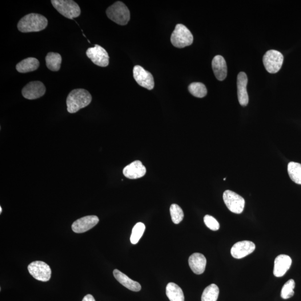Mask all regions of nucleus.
<instances>
[{"label": "nucleus", "instance_id": "f257e3e1", "mask_svg": "<svg viewBox=\"0 0 301 301\" xmlns=\"http://www.w3.org/2000/svg\"><path fill=\"white\" fill-rule=\"evenodd\" d=\"M47 24V19L45 17L40 14L31 13L20 19L18 28L22 33H31L45 29Z\"/></svg>", "mask_w": 301, "mask_h": 301}, {"label": "nucleus", "instance_id": "f03ea898", "mask_svg": "<svg viewBox=\"0 0 301 301\" xmlns=\"http://www.w3.org/2000/svg\"><path fill=\"white\" fill-rule=\"evenodd\" d=\"M92 99V95L88 91L81 88L74 90L67 98V111L70 114H75L89 105Z\"/></svg>", "mask_w": 301, "mask_h": 301}, {"label": "nucleus", "instance_id": "7ed1b4c3", "mask_svg": "<svg viewBox=\"0 0 301 301\" xmlns=\"http://www.w3.org/2000/svg\"><path fill=\"white\" fill-rule=\"evenodd\" d=\"M108 18L120 25H126L130 20V12L125 4L117 1L106 10Z\"/></svg>", "mask_w": 301, "mask_h": 301}, {"label": "nucleus", "instance_id": "20e7f679", "mask_svg": "<svg viewBox=\"0 0 301 301\" xmlns=\"http://www.w3.org/2000/svg\"><path fill=\"white\" fill-rule=\"evenodd\" d=\"M193 35L190 31L181 23L176 25L171 37L172 45L178 48H184L191 46L193 43Z\"/></svg>", "mask_w": 301, "mask_h": 301}, {"label": "nucleus", "instance_id": "39448f33", "mask_svg": "<svg viewBox=\"0 0 301 301\" xmlns=\"http://www.w3.org/2000/svg\"><path fill=\"white\" fill-rule=\"evenodd\" d=\"M51 2L60 14L68 19L78 18L81 13L78 4L72 0H52Z\"/></svg>", "mask_w": 301, "mask_h": 301}, {"label": "nucleus", "instance_id": "423d86ee", "mask_svg": "<svg viewBox=\"0 0 301 301\" xmlns=\"http://www.w3.org/2000/svg\"><path fill=\"white\" fill-rule=\"evenodd\" d=\"M283 59L282 54L279 51L270 50L264 54L263 62L268 73L275 74L278 73L282 67Z\"/></svg>", "mask_w": 301, "mask_h": 301}, {"label": "nucleus", "instance_id": "0eeeda50", "mask_svg": "<svg viewBox=\"0 0 301 301\" xmlns=\"http://www.w3.org/2000/svg\"><path fill=\"white\" fill-rule=\"evenodd\" d=\"M28 271L33 278L42 282H47L51 278V270L49 265L42 261H35L28 266Z\"/></svg>", "mask_w": 301, "mask_h": 301}, {"label": "nucleus", "instance_id": "6e6552de", "mask_svg": "<svg viewBox=\"0 0 301 301\" xmlns=\"http://www.w3.org/2000/svg\"><path fill=\"white\" fill-rule=\"evenodd\" d=\"M223 200L228 209L233 213L239 214L243 211L245 200L235 192L231 190L224 191Z\"/></svg>", "mask_w": 301, "mask_h": 301}, {"label": "nucleus", "instance_id": "1a4fd4ad", "mask_svg": "<svg viewBox=\"0 0 301 301\" xmlns=\"http://www.w3.org/2000/svg\"><path fill=\"white\" fill-rule=\"evenodd\" d=\"M86 54L95 65L106 67L109 64V55L101 46L95 45L94 47L88 48Z\"/></svg>", "mask_w": 301, "mask_h": 301}, {"label": "nucleus", "instance_id": "9d476101", "mask_svg": "<svg viewBox=\"0 0 301 301\" xmlns=\"http://www.w3.org/2000/svg\"><path fill=\"white\" fill-rule=\"evenodd\" d=\"M134 77L136 82L148 90H152L155 86L153 76L144 68L139 66L134 68Z\"/></svg>", "mask_w": 301, "mask_h": 301}, {"label": "nucleus", "instance_id": "9b49d317", "mask_svg": "<svg viewBox=\"0 0 301 301\" xmlns=\"http://www.w3.org/2000/svg\"><path fill=\"white\" fill-rule=\"evenodd\" d=\"M46 92V87L40 81L31 82L23 88V97L29 100H33L43 97Z\"/></svg>", "mask_w": 301, "mask_h": 301}, {"label": "nucleus", "instance_id": "f8f14e48", "mask_svg": "<svg viewBox=\"0 0 301 301\" xmlns=\"http://www.w3.org/2000/svg\"><path fill=\"white\" fill-rule=\"evenodd\" d=\"M99 222V218L95 215H89L80 218L72 224V230L76 233H83L94 227Z\"/></svg>", "mask_w": 301, "mask_h": 301}, {"label": "nucleus", "instance_id": "ddd939ff", "mask_svg": "<svg viewBox=\"0 0 301 301\" xmlns=\"http://www.w3.org/2000/svg\"><path fill=\"white\" fill-rule=\"evenodd\" d=\"M255 249L254 243L244 240L235 243L231 249V255L236 259H242L254 252Z\"/></svg>", "mask_w": 301, "mask_h": 301}, {"label": "nucleus", "instance_id": "4468645a", "mask_svg": "<svg viewBox=\"0 0 301 301\" xmlns=\"http://www.w3.org/2000/svg\"><path fill=\"white\" fill-rule=\"evenodd\" d=\"M123 173L128 179H137L146 174V168L140 161H135L124 168Z\"/></svg>", "mask_w": 301, "mask_h": 301}, {"label": "nucleus", "instance_id": "2eb2a0df", "mask_svg": "<svg viewBox=\"0 0 301 301\" xmlns=\"http://www.w3.org/2000/svg\"><path fill=\"white\" fill-rule=\"evenodd\" d=\"M248 77L244 72H240L237 77L238 98L241 106H247L249 102L248 94L247 91Z\"/></svg>", "mask_w": 301, "mask_h": 301}, {"label": "nucleus", "instance_id": "dca6fc26", "mask_svg": "<svg viewBox=\"0 0 301 301\" xmlns=\"http://www.w3.org/2000/svg\"><path fill=\"white\" fill-rule=\"evenodd\" d=\"M292 259L290 256L281 255L276 257L275 260L274 274L277 278H281L286 274L290 268Z\"/></svg>", "mask_w": 301, "mask_h": 301}, {"label": "nucleus", "instance_id": "f3484780", "mask_svg": "<svg viewBox=\"0 0 301 301\" xmlns=\"http://www.w3.org/2000/svg\"><path fill=\"white\" fill-rule=\"evenodd\" d=\"M188 264L195 274L202 275L206 270L207 259L203 255L195 253L188 258Z\"/></svg>", "mask_w": 301, "mask_h": 301}, {"label": "nucleus", "instance_id": "a211bd4d", "mask_svg": "<svg viewBox=\"0 0 301 301\" xmlns=\"http://www.w3.org/2000/svg\"><path fill=\"white\" fill-rule=\"evenodd\" d=\"M212 68L215 76L220 81H223L227 76V66L226 60L221 55H216L212 60Z\"/></svg>", "mask_w": 301, "mask_h": 301}, {"label": "nucleus", "instance_id": "6ab92c4d", "mask_svg": "<svg viewBox=\"0 0 301 301\" xmlns=\"http://www.w3.org/2000/svg\"><path fill=\"white\" fill-rule=\"evenodd\" d=\"M114 275L118 282L132 291L139 292L141 290V286L140 284L134 280L131 279L125 274L118 270L114 271Z\"/></svg>", "mask_w": 301, "mask_h": 301}, {"label": "nucleus", "instance_id": "aec40b11", "mask_svg": "<svg viewBox=\"0 0 301 301\" xmlns=\"http://www.w3.org/2000/svg\"><path fill=\"white\" fill-rule=\"evenodd\" d=\"M40 63L37 59L30 57L19 63L16 66V69L19 73H27L38 69Z\"/></svg>", "mask_w": 301, "mask_h": 301}, {"label": "nucleus", "instance_id": "412c9836", "mask_svg": "<svg viewBox=\"0 0 301 301\" xmlns=\"http://www.w3.org/2000/svg\"><path fill=\"white\" fill-rule=\"evenodd\" d=\"M166 295L170 301H184L182 289L178 284L170 282L166 286Z\"/></svg>", "mask_w": 301, "mask_h": 301}, {"label": "nucleus", "instance_id": "4be33fe9", "mask_svg": "<svg viewBox=\"0 0 301 301\" xmlns=\"http://www.w3.org/2000/svg\"><path fill=\"white\" fill-rule=\"evenodd\" d=\"M46 66L51 71H57L61 67L62 56L59 53L50 52L46 56Z\"/></svg>", "mask_w": 301, "mask_h": 301}, {"label": "nucleus", "instance_id": "5701e85b", "mask_svg": "<svg viewBox=\"0 0 301 301\" xmlns=\"http://www.w3.org/2000/svg\"><path fill=\"white\" fill-rule=\"evenodd\" d=\"M288 172L293 182L301 185V164L295 162L289 163Z\"/></svg>", "mask_w": 301, "mask_h": 301}, {"label": "nucleus", "instance_id": "b1692460", "mask_svg": "<svg viewBox=\"0 0 301 301\" xmlns=\"http://www.w3.org/2000/svg\"><path fill=\"white\" fill-rule=\"evenodd\" d=\"M219 289L215 284H211L205 289L202 301H216L218 299Z\"/></svg>", "mask_w": 301, "mask_h": 301}, {"label": "nucleus", "instance_id": "393cba45", "mask_svg": "<svg viewBox=\"0 0 301 301\" xmlns=\"http://www.w3.org/2000/svg\"><path fill=\"white\" fill-rule=\"evenodd\" d=\"M188 89L190 93L195 97L203 98L207 94V88L202 83H192L188 86Z\"/></svg>", "mask_w": 301, "mask_h": 301}, {"label": "nucleus", "instance_id": "a878e982", "mask_svg": "<svg viewBox=\"0 0 301 301\" xmlns=\"http://www.w3.org/2000/svg\"><path fill=\"white\" fill-rule=\"evenodd\" d=\"M146 227L142 223H138L135 225L133 230L132 231V234L130 238L131 242L132 244H136L141 238L144 231H145Z\"/></svg>", "mask_w": 301, "mask_h": 301}, {"label": "nucleus", "instance_id": "bb28decb", "mask_svg": "<svg viewBox=\"0 0 301 301\" xmlns=\"http://www.w3.org/2000/svg\"><path fill=\"white\" fill-rule=\"evenodd\" d=\"M170 214L172 222L178 224L182 222L184 217V212L182 208L177 204H172L170 208Z\"/></svg>", "mask_w": 301, "mask_h": 301}, {"label": "nucleus", "instance_id": "cd10ccee", "mask_svg": "<svg viewBox=\"0 0 301 301\" xmlns=\"http://www.w3.org/2000/svg\"><path fill=\"white\" fill-rule=\"evenodd\" d=\"M295 287V282L294 279H290L284 284L281 291V298L283 299H288L294 295V288Z\"/></svg>", "mask_w": 301, "mask_h": 301}, {"label": "nucleus", "instance_id": "c85d7f7f", "mask_svg": "<svg viewBox=\"0 0 301 301\" xmlns=\"http://www.w3.org/2000/svg\"><path fill=\"white\" fill-rule=\"evenodd\" d=\"M204 221L207 227L208 228H209L210 230L217 231L219 230V223L218 221L213 217V216L209 215H207L204 216Z\"/></svg>", "mask_w": 301, "mask_h": 301}, {"label": "nucleus", "instance_id": "c756f323", "mask_svg": "<svg viewBox=\"0 0 301 301\" xmlns=\"http://www.w3.org/2000/svg\"><path fill=\"white\" fill-rule=\"evenodd\" d=\"M82 301H95L94 297L91 295H87L84 297Z\"/></svg>", "mask_w": 301, "mask_h": 301}, {"label": "nucleus", "instance_id": "7c9ffc66", "mask_svg": "<svg viewBox=\"0 0 301 301\" xmlns=\"http://www.w3.org/2000/svg\"><path fill=\"white\" fill-rule=\"evenodd\" d=\"M2 208L1 207H0V214L2 213Z\"/></svg>", "mask_w": 301, "mask_h": 301}]
</instances>
